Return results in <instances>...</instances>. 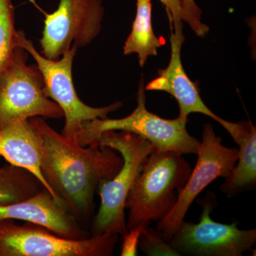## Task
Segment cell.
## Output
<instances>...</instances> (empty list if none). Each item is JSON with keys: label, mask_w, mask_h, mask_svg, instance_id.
<instances>
[{"label": "cell", "mask_w": 256, "mask_h": 256, "mask_svg": "<svg viewBox=\"0 0 256 256\" xmlns=\"http://www.w3.org/2000/svg\"><path fill=\"white\" fill-rule=\"evenodd\" d=\"M30 120L40 142L42 175L64 210L82 226L92 217L99 184L114 178L124 159L98 142L80 146L42 118Z\"/></svg>", "instance_id": "1"}, {"label": "cell", "mask_w": 256, "mask_h": 256, "mask_svg": "<svg viewBox=\"0 0 256 256\" xmlns=\"http://www.w3.org/2000/svg\"><path fill=\"white\" fill-rule=\"evenodd\" d=\"M192 171L183 154L153 151L143 162L126 198L128 230L163 220L176 205Z\"/></svg>", "instance_id": "2"}, {"label": "cell", "mask_w": 256, "mask_h": 256, "mask_svg": "<svg viewBox=\"0 0 256 256\" xmlns=\"http://www.w3.org/2000/svg\"><path fill=\"white\" fill-rule=\"evenodd\" d=\"M98 142L117 151L124 164L114 178L99 184L100 206L92 220L90 232L92 236L106 232L124 235L128 232L124 214L126 198L143 162L154 149L149 141L126 131L102 132Z\"/></svg>", "instance_id": "3"}, {"label": "cell", "mask_w": 256, "mask_h": 256, "mask_svg": "<svg viewBox=\"0 0 256 256\" xmlns=\"http://www.w3.org/2000/svg\"><path fill=\"white\" fill-rule=\"evenodd\" d=\"M143 78L137 94L138 106L132 114L120 119L96 118L82 124L76 138L80 146L98 142L99 136L108 130L134 133L151 143L156 152H174L181 154H197L201 141L186 130L188 119H164L150 112L146 108V94Z\"/></svg>", "instance_id": "4"}, {"label": "cell", "mask_w": 256, "mask_h": 256, "mask_svg": "<svg viewBox=\"0 0 256 256\" xmlns=\"http://www.w3.org/2000/svg\"><path fill=\"white\" fill-rule=\"evenodd\" d=\"M18 46L33 57L41 72L45 95L56 102L63 110L65 124L62 134L66 138L76 142L84 122L96 118H108L109 114L122 107V102H114L105 107H92L79 98L72 76L74 57L78 50L76 47L72 45L60 58L52 60L36 50L33 42L26 38L22 30H18Z\"/></svg>", "instance_id": "5"}, {"label": "cell", "mask_w": 256, "mask_h": 256, "mask_svg": "<svg viewBox=\"0 0 256 256\" xmlns=\"http://www.w3.org/2000/svg\"><path fill=\"white\" fill-rule=\"evenodd\" d=\"M28 55L16 47L0 73V128L33 118L64 117L60 106L45 95L41 72L36 65H28Z\"/></svg>", "instance_id": "6"}, {"label": "cell", "mask_w": 256, "mask_h": 256, "mask_svg": "<svg viewBox=\"0 0 256 256\" xmlns=\"http://www.w3.org/2000/svg\"><path fill=\"white\" fill-rule=\"evenodd\" d=\"M118 234L106 232L82 239L64 238L50 230L14 220H0V256H110Z\"/></svg>", "instance_id": "7"}, {"label": "cell", "mask_w": 256, "mask_h": 256, "mask_svg": "<svg viewBox=\"0 0 256 256\" xmlns=\"http://www.w3.org/2000/svg\"><path fill=\"white\" fill-rule=\"evenodd\" d=\"M202 206L198 224L182 222L170 244L181 256H242L250 252L256 242V230H242L238 222H216L210 214L217 206L216 196L207 191L206 196L196 200Z\"/></svg>", "instance_id": "8"}, {"label": "cell", "mask_w": 256, "mask_h": 256, "mask_svg": "<svg viewBox=\"0 0 256 256\" xmlns=\"http://www.w3.org/2000/svg\"><path fill=\"white\" fill-rule=\"evenodd\" d=\"M104 14L102 0H60L56 11L45 14L42 54L57 60L72 45L87 46L100 34Z\"/></svg>", "instance_id": "9"}, {"label": "cell", "mask_w": 256, "mask_h": 256, "mask_svg": "<svg viewBox=\"0 0 256 256\" xmlns=\"http://www.w3.org/2000/svg\"><path fill=\"white\" fill-rule=\"evenodd\" d=\"M197 161L186 184L182 190L172 210L158 222L156 230L169 242L176 232L195 198L218 178H226L238 160V148L222 144V138L216 134L213 126H204L202 141L197 152Z\"/></svg>", "instance_id": "10"}, {"label": "cell", "mask_w": 256, "mask_h": 256, "mask_svg": "<svg viewBox=\"0 0 256 256\" xmlns=\"http://www.w3.org/2000/svg\"><path fill=\"white\" fill-rule=\"evenodd\" d=\"M171 56L165 68L160 69L158 77L144 86L146 90L168 92L178 101L180 117L188 119V114L197 112L208 116L222 124L224 120L208 108L200 96L196 82L188 78L182 62V48L184 43L183 21L170 23Z\"/></svg>", "instance_id": "11"}, {"label": "cell", "mask_w": 256, "mask_h": 256, "mask_svg": "<svg viewBox=\"0 0 256 256\" xmlns=\"http://www.w3.org/2000/svg\"><path fill=\"white\" fill-rule=\"evenodd\" d=\"M21 220L44 227L64 238L82 239L88 234L52 194L44 188L23 201L0 205V220Z\"/></svg>", "instance_id": "12"}, {"label": "cell", "mask_w": 256, "mask_h": 256, "mask_svg": "<svg viewBox=\"0 0 256 256\" xmlns=\"http://www.w3.org/2000/svg\"><path fill=\"white\" fill-rule=\"evenodd\" d=\"M0 156L10 164L24 168L34 175L62 206L42 175L40 142L30 120L16 121L0 128Z\"/></svg>", "instance_id": "13"}, {"label": "cell", "mask_w": 256, "mask_h": 256, "mask_svg": "<svg viewBox=\"0 0 256 256\" xmlns=\"http://www.w3.org/2000/svg\"><path fill=\"white\" fill-rule=\"evenodd\" d=\"M222 126L238 144L236 164L220 190L227 196L254 190L256 185V128L252 121H224Z\"/></svg>", "instance_id": "14"}, {"label": "cell", "mask_w": 256, "mask_h": 256, "mask_svg": "<svg viewBox=\"0 0 256 256\" xmlns=\"http://www.w3.org/2000/svg\"><path fill=\"white\" fill-rule=\"evenodd\" d=\"M152 0H137V12L132 30L124 42V55H138L139 64L144 66L150 56H156L165 40L156 36L152 22Z\"/></svg>", "instance_id": "15"}, {"label": "cell", "mask_w": 256, "mask_h": 256, "mask_svg": "<svg viewBox=\"0 0 256 256\" xmlns=\"http://www.w3.org/2000/svg\"><path fill=\"white\" fill-rule=\"evenodd\" d=\"M45 188L28 170L11 164L0 166V205L28 200Z\"/></svg>", "instance_id": "16"}, {"label": "cell", "mask_w": 256, "mask_h": 256, "mask_svg": "<svg viewBox=\"0 0 256 256\" xmlns=\"http://www.w3.org/2000/svg\"><path fill=\"white\" fill-rule=\"evenodd\" d=\"M16 47L18 38L14 5L12 0H0V73L9 64Z\"/></svg>", "instance_id": "17"}, {"label": "cell", "mask_w": 256, "mask_h": 256, "mask_svg": "<svg viewBox=\"0 0 256 256\" xmlns=\"http://www.w3.org/2000/svg\"><path fill=\"white\" fill-rule=\"evenodd\" d=\"M138 248L149 256H181L156 229L150 226L141 232Z\"/></svg>", "instance_id": "18"}, {"label": "cell", "mask_w": 256, "mask_h": 256, "mask_svg": "<svg viewBox=\"0 0 256 256\" xmlns=\"http://www.w3.org/2000/svg\"><path fill=\"white\" fill-rule=\"evenodd\" d=\"M184 22L188 23L197 36L204 37L210 32V28L202 22V10L194 0H181Z\"/></svg>", "instance_id": "19"}, {"label": "cell", "mask_w": 256, "mask_h": 256, "mask_svg": "<svg viewBox=\"0 0 256 256\" xmlns=\"http://www.w3.org/2000/svg\"><path fill=\"white\" fill-rule=\"evenodd\" d=\"M144 228L136 227V228L128 230L127 233L122 235V248L121 256H136L138 254V244L141 232Z\"/></svg>", "instance_id": "20"}, {"label": "cell", "mask_w": 256, "mask_h": 256, "mask_svg": "<svg viewBox=\"0 0 256 256\" xmlns=\"http://www.w3.org/2000/svg\"><path fill=\"white\" fill-rule=\"evenodd\" d=\"M164 5L169 16L170 23L184 22L182 4L181 0H159Z\"/></svg>", "instance_id": "21"}]
</instances>
